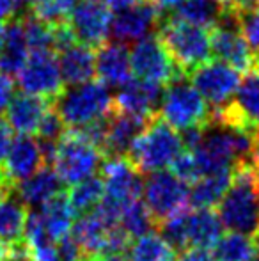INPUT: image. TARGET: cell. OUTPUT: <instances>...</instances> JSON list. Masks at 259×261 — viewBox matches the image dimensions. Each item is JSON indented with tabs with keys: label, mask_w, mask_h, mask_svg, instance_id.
I'll return each mask as SVG.
<instances>
[{
	"label": "cell",
	"mask_w": 259,
	"mask_h": 261,
	"mask_svg": "<svg viewBox=\"0 0 259 261\" xmlns=\"http://www.w3.org/2000/svg\"><path fill=\"white\" fill-rule=\"evenodd\" d=\"M187 215L188 210L183 208L180 212L172 213L170 217L163 219L156 224L160 234L169 242V245L176 251H187L188 249V237H187Z\"/></svg>",
	"instance_id": "obj_34"
},
{
	"label": "cell",
	"mask_w": 259,
	"mask_h": 261,
	"mask_svg": "<svg viewBox=\"0 0 259 261\" xmlns=\"http://www.w3.org/2000/svg\"><path fill=\"white\" fill-rule=\"evenodd\" d=\"M39 215H41L46 233L53 242L69 234L73 227V219H75V212H73L68 196L64 192H61L59 196H55L46 204H43L41 210H39Z\"/></svg>",
	"instance_id": "obj_26"
},
{
	"label": "cell",
	"mask_w": 259,
	"mask_h": 261,
	"mask_svg": "<svg viewBox=\"0 0 259 261\" xmlns=\"http://www.w3.org/2000/svg\"><path fill=\"white\" fill-rule=\"evenodd\" d=\"M218 217L224 227L256 238L259 233V172L250 162L238 164L233 181L218 203Z\"/></svg>",
	"instance_id": "obj_1"
},
{
	"label": "cell",
	"mask_w": 259,
	"mask_h": 261,
	"mask_svg": "<svg viewBox=\"0 0 259 261\" xmlns=\"http://www.w3.org/2000/svg\"><path fill=\"white\" fill-rule=\"evenodd\" d=\"M27 215L25 204L14 194L0 197V240L9 245L23 240Z\"/></svg>",
	"instance_id": "obj_27"
},
{
	"label": "cell",
	"mask_w": 259,
	"mask_h": 261,
	"mask_svg": "<svg viewBox=\"0 0 259 261\" xmlns=\"http://www.w3.org/2000/svg\"><path fill=\"white\" fill-rule=\"evenodd\" d=\"M28 54L21 16H14L0 25V73L7 76L18 75L27 62Z\"/></svg>",
	"instance_id": "obj_18"
},
{
	"label": "cell",
	"mask_w": 259,
	"mask_h": 261,
	"mask_svg": "<svg viewBox=\"0 0 259 261\" xmlns=\"http://www.w3.org/2000/svg\"><path fill=\"white\" fill-rule=\"evenodd\" d=\"M130 261H178V251L169 245V242L158 233L142 234L130 242Z\"/></svg>",
	"instance_id": "obj_30"
},
{
	"label": "cell",
	"mask_w": 259,
	"mask_h": 261,
	"mask_svg": "<svg viewBox=\"0 0 259 261\" xmlns=\"http://www.w3.org/2000/svg\"><path fill=\"white\" fill-rule=\"evenodd\" d=\"M57 259L59 261H82L83 252L80 249V245L75 242V238L71 234H66L61 240H57Z\"/></svg>",
	"instance_id": "obj_38"
},
{
	"label": "cell",
	"mask_w": 259,
	"mask_h": 261,
	"mask_svg": "<svg viewBox=\"0 0 259 261\" xmlns=\"http://www.w3.org/2000/svg\"><path fill=\"white\" fill-rule=\"evenodd\" d=\"M18 86L27 94L41 96L46 100L59 98V94L64 91V82L55 52L43 50V52L28 54L23 69L18 73Z\"/></svg>",
	"instance_id": "obj_12"
},
{
	"label": "cell",
	"mask_w": 259,
	"mask_h": 261,
	"mask_svg": "<svg viewBox=\"0 0 259 261\" xmlns=\"http://www.w3.org/2000/svg\"><path fill=\"white\" fill-rule=\"evenodd\" d=\"M162 11L151 0H137L121 11H116L112 18L110 36L119 43L140 41L153 29H158Z\"/></svg>",
	"instance_id": "obj_14"
},
{
	"label": "cell",
	"mask_w": 259,
	"mask_h": 261,
	"mask_svg": "<svg viewBox=\"0 0 259 261\" xmlns=\"http://www.w3.org/2000/svg\"><path fill=\"white\" fill-rule=\"evenodd\" d=\"M233 171L215 172L197 179L188 190V204L194 208H211L220 203L233 181Z\"/></svg>",
	"instance_id": "obj_25"
},
{
	"label": "cell",
	"mask_w": 259,
	"mask_h": 261,
	"mask_svg": "<svg viewBox=\"0 0 259 261\" xmlns=\"http://www.w3.org/2000/svg\"><path fill=\"white\" fill-rule=\"evenodd\" d=\"M257 64H259V59H257ZM257 64H256V66H257Z\"/></svg>",
	"instance_id": "obj_51"
},
{
	"label": "cell",
	"mask_w": 259,
	"mask_h": 261,
	"mask_svg": "<svg viewBox=\"0 0 259 261\" xmlns=\"http://www.w3.org/2000/svg\"><path fill=\"white\" fill-rule=\"evenodd\" d=\"M43 164L39 142L31 135H18L13 139L7 155L0 164L2 179L9 189H14L20 181L32 176Z\"/></svg>",
	"instance_id": "obj_15"
},
{
	"label": "cell",
	"mask_w": 259,
	"mask_h": 261,
	"mask_svg": "<svg viewBox=\"0 0 259 261\" xmlns=\"http://www.w3.org/2000/svg\"><path fill=\"white\" fill-rule=\"evenodd\" d=\"M170 169L172 172L181 178L183 181H197L200 178V172H199V165H197L195 155L192 151L187 153H180L176 160L170 164Z\"/></svg>",
	"instance_id": "obj_37"
},
{
	"label": "cell",
	"mask_w": 259,
	"mask_h": 261,
	"mask_svg": "<svg viewBox=\"0 0 259 261\" xmlns=\"http://www.w3.org/2000/svg\"><path fill=\"white\" fill-rule=\"evenodd\" d=\"M119 224H121L123 229L130 234V238L142 237V234L149 233V231L156 226L149 208L146 206V203H142L140 199H135V201H131L130 204H126L121 213Z\"/></svg>",
	"instance_id": "obj_32"
},
{
	"label": "cell",
	"mask_w": 259,
	"mask_h": 261,
	"mask_svg": "<svg viewBox=\"0 0 259 261\" xmlns=\"http://www.w3.org/2000/svg\"><path fill=\"white\" fill-rule=\"evenodd\" d=\"M103 160L105 155L98 146L87 141L78 130L69 128L57 144L53 165L64 185H75L93 176L101 167Z\"/></svg>",
	"instance_id": "obj_6"
},
{
	"label": "cell",
	"mask_w": 259,
	"mask_h": 261,
	"mask_svg": "<svg viewBox=\"0 0 259 261\" xmlns=\"http://www.w3.org/2000/svg\"><path fill=\"white\" fill-rule=\"evenodd\" d=\"M0 185L7 187V185H6V183H4V179H2V172H0ZM7 189H9V187H7ZM11 190H13V189H11Z\"/></svg>",
	"instance_id": "obj_48"
},
{
	"label": "cell",
	"mask_w": 259,
	"mask_h": 261,
	"mask_svg": "<svg viewBox=\"0 0 259 261\" xmlns=\"http://www.w3.org/2000/svg\"><path fill=\"white\" fill-rule=\"evenodd\" d=\"M225 7L242 13V11H250V9H259V0H227Z\"/></svg>",
	"instance_id": "obj_43"
},
{
	"label": "cell",
	"mask_w": 259,
	"mask_h": 261,
	"mask_svg": "<svg viewBox=\"0 0 259 261\" xmlns=\"http://www.w3.org/2000/svg\"><path fill=\"white\" fill-rule=\"evenodd\" d=\"M224 7V4L217 0H185L181 6L176 7L174 13H169V16L197 27L211 29L218 23Z\"/></svg>",
	"instance_id": "obj_29"
},
{
	"label": "cell",
	"mask_w": 259,
	"mask_h": 261,
	"mask_svg": "<svg viewBox=\"0 0 259 261\" xmlns=\"http://www.w3.org/2000/svg\"><path fill=\"white\" fill-rule=\"evenodd\" d=\"M75 4L76 0H25L27 13L34 14L48 25L68 23L69 13Z\"/></svg>",
	"instance_id": "obj_33"
},
{
	"label": "cell",
	"mask_w": 259,
	"mask_h": 261,
	"mask_svg": "<svg viewBox=\"0 0 259 261\" xmlns=\"http://www.w3.org/2000/svg\"><path fill=\"white\" fill-rule=\"evenodd\" d=\"M158 116L172 128L187 130L192 126L208 124L210 110L206 107V100L185 75L165 86Z\"/></svg>",
	"instance_id": "obj_5"
},
{
	"label": "cell",
	"mask_w": 259,
	"mask_h": 261,
	"mask_svg": "<svg viewBox=\"0 0 259 261\" xmlns=\"http://www.w3.org/2000/svg\"><path fill=\"white\" fill-rule=\"evenodd\" d=\"M217 2H220V4H224V6H225V4H227V0H217Z\"/></svg>",
	"instance_id": "obj_49"
},
{
	"label": "cell",
	"mask_w": 259,
	"mask_h": 261,
	"mask_svg": "<svg viewBox=\"0 0 259 261\" xmlns=\"http://www.w3.org/2000/svg\"><path fill=\"white\" fill-rule=\"evenodd\" d=\"M59 69L64 86H78L96 75V54L83 43H71L59 52Z\"/></svg>",
	"instance_id": "obj_23"
},
{
	"label": "cell",
	"mask_w": 259,
	"mask_h": 261,
	"mask_svg": "<svg viewBox=\"0 0 259 261\" xmlns=\"http://www.w3.org/2000/svg\"><path fill=\"white\" fill-rule=\"evenodd\" d=\"M210 121L235 124L249 132L259 130V64L247 71L227 105L211 110Z\"/></svg>",
	"instance_id": "obj_10"
},
{
	"label": "cell",
	"mask_w": 259,
	"mask_h": 261,
	"mask_svg": "<svg viewBox=\"0 0 259 261\" xmlns=\"http://www.w3.org/2000/svg\"><path fill=\"white\" fill-rule=\"evenodd\" d=\"M162 96L163 89L160 84L140 79H130L128 82L119 87V93L114 98V109L153 119L160 112Z\"/></svg>",
	"instance_id": "obj_16"
},
{
	"label": "cell",
	"mask_w": 259,
	"mask_h": 261,
	"mask_svg": "<svg viewBox=\"0 0 259 261\" xmlns=\"http://www.w3.org/2000/svg\"><path fill=\"white\" fill-rule=\"evenodd\" d=\"M240 32L243 34L245 41L249 43L250 50L256 55V64L259 59V9L242 11L238 13Z\"/></svg>",
	"instance_id": "obj_35"
},
{
	"label": "cell",
	"mask_w": 259,
	"mask_h": 261,
	"mask_svg": "<svg viewBox=\"0 0 259 261\" xmlns=\"http://www.w3.org/2000/svg\"><path fill=\"white\" fill-rule=\"evenodd\" d=\"M158 38L172 57L174 64L185 73L195 69L211 57L210 29L197 27L172 16H162L158 25Z\"/></svg>",
	"instance_id": "obj_2"
},
{
	"label": "cell",
	"mask_w": 259,
	"mask_h": 261,
	"mask_svg": "<svg viewBox=\"0 0 259 261\" xmlns=\"http://www.w3.org/2000/svg\"><path fill=\"white\" fill-rule=\"evenodd\" d=\"M200 96L213 109L227 105L242 82L240 71L224 61H206L188 73Z\"/></svg>",
	"instance_id": "obj_11"
},
{
	"label": "cell",
	"mask_w": 259,
	"mask_h": 261,
	"mask_svg": "<svg viewBox=\"0 0 259 261\" xmlns=\"http://www.w3.org/2000/svg\"><path fill=\"white\" fill-rule=\"evenodd\" d=\"M11 142H13V130L7 124V121L0 119V160H4V156L7 155Z\"/></svg>",
	"instance_id": "obj_42"
},
{
	"label": "cell",
	"mask_w": 259,
	"mask_h": 261,
	"mask_svg": "<svg viewBox=\"0 0 259 261\" xmlns=\"http://www.w3.org/2000/svg\"><path fill=\"white\" fill-rule=\"evenodd\" d=\"M68 25L75 41L98 48L110 36L112 9L101 0H80L69 13Z\"/></svg>",
	"instance_id": "obj_13"
},
{
	"label": "cell",
	"mask_w": 259,
	"mask_h": 261,
	"mask_svg": "<svg viewBox=\"0 0 259 261\" xmlns=\"http://www.w3.org/2000/svg\"><path fill=\"white\" fill-rule=\"evenodd\" d=\"M153 4H155L156 7H158L160 11H172L176 9L178 6H181V4L185 2V0H151Z\"/></svg>",
	"instance_id": "obj_44"
},
{
	"label": "cell",
	"mask_w": 259,
	"mask_h": 261,
	"mask_svg": "<svg viewBox=\"0 0 259 261\" xmlns=\"http://www.w3.org/2000/svg\"><path fill=\"white\" fill-rule=\"evenodd\" d=\"M149 123H151V119H148V117L133 116V114L112 109V112L108 114V130L103 146L105 158L128 156L131 144L146 130Z\"/></svg>",
	"instance_id": "obj_17"
},
{
	"label": "cell",
	"mask_w": 259,
	"mask_h": 261,
	"mask_svg": "<svg viewBox=\"0 0 259 261\" xmlns=\"http://www.w3.org/2000/svg\"><path fill=\"white\" fill-rule=\"evenodd\" d=\"M53 107L69 128H80L93 121L105 117L114 109L108 86L103 82H89L71 86L53 100Z\"/></svg>",
	"instance_id": "obj_4"
},
{
	"label": "cell",
	"mask_w": 259,
	"mask_h": 261,
	"mask_svg": "<svg viewBox=\"0 0 259 261\" xmlns=\"http://www.w3.org/2000/svg\"><path fill=\"white\" fill-rule=\"evenodd\" d=\"M215 261H259V245L256 238L229 231L213 245Z\"/></svg>",
	"instance_id": "obj_28"
},
{
	"label": "cell",
	"mask_w": 259,
	"mask_h": 261,
	"mask_svg": "<svg viewBox=\"0 0 259 261\" xmlns=\"http://www.w3.org/2000/svg\"><path fill=\"white\" fill-rule=\"evenodd\" d=\"M7 249H9V244H6L4 240H0V261H4V258H6Z\"/></svg>",
	"instance_id": "obj_47"
},
{
	"label": "cell",
	"mask_w": 259,
	"mask_h": 261,
	"mask_svg": "<svg viewBox=\"0 0 259 261\" xmlns=\"http://www.w3.org/2000/svg\"><path fill=\"white\" fill-rule=\"evenodd\" d=\"M211 36V52L220 61L227 62L238 71H250L256 66V55L250 50L240 32L238 13L229 7H224L220 20L215 27L210 29Z\"/></svg>",
	"instance_id": "obj_8"
},
{
	"label": "cell",
	"mask_w": 259,
	"mask_h": 261,
	"mask_svg": "<svg viewBox=\"0 0 259 261\" xmlns=\"http://www.w3.org/2000/svg\"><path fill=\"white\" fill-rule=\"evenodd\" d=\"M250 164L259 172V130L254 132V146H252V153H250Z\"/></svg>",
	"instance_id": "obj_45"
},
{
	"label": "cell",
	"mask_w": 259,
	"mask_h": 261,
	"mask_svg": "<svg viewBox=\"0 0 259 261\" xmlns=\"http://www.w3.org/2000/svg\"><path fill=\"white\" fill-rule=\"evenodd\" d=\"M114 226H118V224L108 222L98 210L83 213L76 222H73L71 237L82 249L83 258L105 256L108 234Z\"/></svg>",
	"instance_id": "obj_21"
},
{
	"label": "cell",
	"mask_w": 259,
	"mask_h": 261,
	"mask_svg": "<svg viewBox=\"0 0 259 261\" xmlns=\"http://www.w3.org/2000/svg\"><path fill=\"white\" fill-rule=\"evenodd\" d=\"M21 9V0H0V25L18 16Z\"/></svg>",
	"instance_id": "obj_40"
},
{
	"label": "cell",
	"mask_w": 259,
	"mask_h": 261,
	"mask_svg": "<svg viewBox=\"0 0 259 261\" xmlns=\"http://www.w3.org/2000/svg\"><path fill=\"white\" fill-rule=\"evenodd\" d=\"M64 192V181L57 174L55 169L50 165L39 167L32 176L20 181L13 189V194L25 204L31 208H41L50 199Z\"/></svg>",
	"instance_id": "obj_20"
},
{
	"label": "cell",
	"mask_w": 259,
	"mask_h": 261,
	"mask_svg": "<svg viewBox=\"0 0 259 261\" xmlns=\"http://www.w3.org/2000/svg\"><path fill=\"white\" fill-rule=\"evenodd\" d=\"M130 66L135 79L167 86L172 80L185 76V73L174 64L172 57L163 46L158 34L146 36L130 52Z\"/></svg>",
	"instance_id": "obj_7"
},
{
	"label": "cell",
	"mask_w": 259,
	"mask_h": 261,
	"mask_svg": "<svg viewBox=\"0 0 259 261\" xmlns=\"http://www.w3.org/2000/svg\"><path fill=\"white\" fill-rule=\"evenodd\" d=\"M130 52L125 43L112 41L98 46L96 52V75L105 86L121 87L131 79Z\"/></svg>",
	"instance_id": "obj_22"
},
{
	"label": "cell",
	"mask_w": 259,
	"mask_h": 261,
	"mask_svg": "<svg viewBox=\"0 0 259 261\" xmlns=\"http://www.w3.org/2000/svg\"><path fill=\"white\" fill-rule=\"evenodd\" d=\"M222 222L218 213L211 208H195L187 215V237L188 249L203 247L210 249L222 237Z\"/></svg>",
	"instance_id": "obj_24"
},
{
	"label": "cell",
	"mask_w": 259,
	"mask_h": 261,
	"mask_svg": "<svg viewBox=\"0 0 259 261\" xmlns=\"http://www.w3.org/2000/svg\"><path fill=\"white\" fill-rule=\"evenodd\" d=\"M256 242H257V245H259V233H257V237H256Z\"/></svg>",
	"instance_id": "obj_50"
},
{
	"label": "cell",
	"mask_w": 259,
	"mask_h": 261,
	"mask_svg": "<svg viewBox=\"0 0 259 261\" xmlns=\"http://www.w3.org/2000/svg\"><path fill=\"white\" fill-rule=\"evenodd\" d=\"M13 80L11 76L0 73V116L7 110V105H9L11 98L14 96L13 94Z\"/></svg>",
	"instance_id": "obj_39"
},
{
	"label": "cell",
	"mask_w": 259,
	"mask_h": 261,
	"mask_svg": "<svg viewBox=\"0 0 259 261\" xmlns=\"http://www.w3.org/2000/svg\"><path fill=\"white\" fill-rule=\"evenodd\" d=\"M52 101L34 94L20 93L11 98L6 110V121L18 135L38 134V128Z\"/></svg>",
	"instance_id": "obj_19"
},
{
	"label": "cell",
	"mask_w": 259,
	"mask_h": 261,
	"mask_svg": "<svg viewBox=\"0 0 259 261\" xmlns=\"http://www.w3.org/2000/svg\"><path fill=\"white\" fill-rule=\"evenodd\" d=\"M105 196V183L103 178L93 174L82 181L75 183L68 194V201L71 204L75 215L93 212V208H98Z\"/></svg>",
	"instance_id": "obj_31"
},
{
	"label": "cell",
	"mask_w": 259,
	"mask_h": 261,
	"mask_svg": "<svg viewBox=\"0 0 259 261\" xmlns=\"http://www.w3.org/2000/svg\"><path fill=\"white\" fill-rule=\"evenodd\" d=\"M188 185L174 172L156 171L149 172L142 185L144 203L149 208L155 222H162L172 213L180 212L188 204Z\"/></svg>",
	"instance_id": "obj_9"
},
{
	"label": "cell",
	"mask_w": 259,
	"mask_h": 261,
	"mask_svg": "<svg viewBox=\"0 0 259 261\" xmlns=\"http://www.w3.org/2000/svg\"><path fill=\"white\" fill-rule=\"evenodd\" d=\"M66 132V124L63 121V117L59 116V112L55 110V107H50L46 110L45 117H43L41 124L38 128V137L41 141H53V142H59L61 137L64 135Z\"/></svg>",
	"instance_id": "obj_36"
},
{
	"label": "cell",
	"mask_w": 259,
	"mask_h": 261,
	"mask_svg": "<svg viewBox=\"0 0 259 261\" xmlns=\"http://www.w3.org/2000/svg\"><path fill=\"white\" fill-rule=\"evenodd\" d=\"M82 261H126L121 254H112V256H96V258H83Z\"/></svg>",
	"instance_id": "obj_46"
},
{
	"label": "cell",
	"mask_w": 259,
	"mask_h": 261,
	"mask_svg": "<svg viewBox=\"0 0 259 261\" xmlns=\"http://www.w3.org/2000/svg\"><path fill=\"white\" fill-rule=\"evenodd\" d=\"M183 149L181 135L160 116L153 117L146 130L131 144L128 158L140 172H156L170 167Z\"/></svg>",
	"instance_id": "obj_3"
},
{
	"label": "cell",
	"mask_w": 259,
	"mask_h": 261,
	"mask_svg": "<svg viewBox=\"0 0 259 261\" xmlns=\"http://www.w3.org/2000/svg\"><path fill=\"white\" fill-rule=\"evenodd\" d=\"M178 261H215V258L210 249L190 247L187 251H183V254H181V258Z\"/></svg>",
	"instance_id": "obj_41"
}]
</instances>
